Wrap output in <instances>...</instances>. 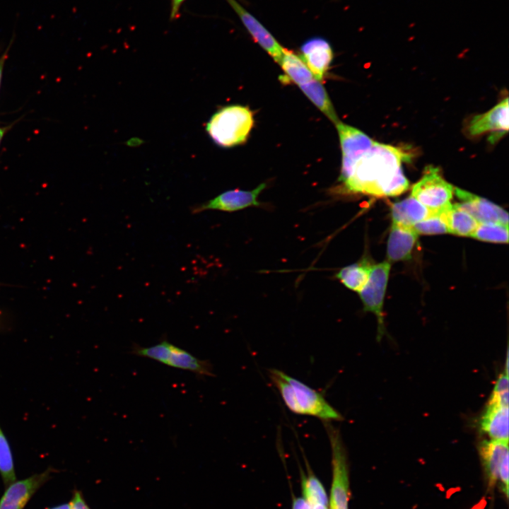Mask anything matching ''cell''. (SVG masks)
<instances>
[{"mask_svg":"<svg viewBox=\"0 0 509 509\" xmlns=\"http://www.w3.org/2000/svg\"><path fill=\"white\" fill-rule=\"evenodd\" d=\"M410 158L400 148L375 141L357 161L351 175L343 184L349 192L375 197L399 195L409 185L402 163Z\"/></svg>","mask_w":509,"mask_h":509,"instance_id":"1","label":"cell"},{"mask_svg":"<svg viewBox=\"0 0 509 509\" xmlns=\"http://www.w3.org/2000/svg\"><path fill=\"white\" fill-rule=\"evenodd\" d=\"M269 375L285 404L292 412L327 421L344 419L320 392L303 382L277 369H269Z\"/></svg>","mask_w":509,"mask_h":509,"instance_id":"2","label":"cell"},{"mask_svg":"<svg viewBox=\"0 0 509 509\" xmlns=\"http://www.w3.org/2000/svg\"><path fill=\"white\" fill-rule=\"evenodd\" d=\"M254 125L252 112L247 107L233 105L215 112L206 130L219 146L233 147L246 141Z\"/></svg>","mask_w":509,"mask_h":509,"instance_id":"3","label":"cell"},{"mask_svg":"<svg viewBox=\"0 0 509 509\" xmlns=\"http://www.w3.org/2000/svg\"><path fill=\"white\" fill-rule=\"evenodd\" d=\"M130 353L172 368L192 372L199 378L214 376L212 365L209 361L197 358L189 351L174 345L167 338H163L158 344L147 347L134 344L131 347Z\"/></svg>","mask_w":509,"mask_h":509,"instance_id":"4","label":"cell"},{"mask_svg":"<svg viewBox=\"0 0 509 509\" xmlns=\"http://www.w3.org/2000/svg\"><path fill=\"white\" fill-rule=\"evenodd\" d=\"M332 450V480L329 509H349V476L347 457L340 432L326 425Z\"/></svg>","mask_w":509,"mask_h":509,"instance_id":"5","label":"cell"},{"mask_svg":"<svg viewBox=\"0 0 509 509\" xmlns=\"http://www.w3.org/2000/svg\"><path fill=\"white\" fill-rule=\"evenodd\" d=\"M453 189L443 179L438 168L428 165L422 177L414 185L411 196L433 213H439L451 204Z\"/></svg>","mask_w":509,"mask_h":509,"instance_id":"6","label":"cell"},{"mask_svg":"<svg viewBox=\"0 0 509 509\" xmlns=\"http://www.w3.org/2000/svg\"><path fill=\"white\" fill-rule=\"evenodd\" d=\"M390 268L388 261L372 265L368 279L358 292L364 311L374 313L377 317L378 341L385 334L382 308Z\"/></svg>","mask_w":509,"mask_h":509,"instance_id":"7","label":"cell"},{"mask_svg":"<svg viewBox=\"0 0 509 509\" xmlns=\"http://www.w3.org/2000/svg\"><path fill=\"white\" fill-rule=\"evenodd\" d=\"M335 125L342 153L339 181L344 183L351 175L357 161L371 148L375 141L362 131L340 120Z\"/></svg>","mask_w":509,"mask_h":509,"instance_id":"8","label":"cell"},{"mask_svg":"<svg viewBox=\"0 0 509 509\" xmlns=\"http://www.w3.org/2000/svg\"><path fill=\"white\" fill-rule=\"evenodd\" d=\"M265 187L266 184L262 183L252 190H228L208 201L192 206L190 210L195 214L206 210L233 212L249 206H258L260 205L258 196Z\"/></svg>","mask_w":509,"mask_h":509,"instance_id":"9","label":"cell"},{"mask_svg":"<svg viewBox=\"0 0 509 509\" xmlns=\"http://www.w3.org/2000/svg\"><path fill=\"white\" fill-rule=\"evenodd\" d=\"M456 196L461 201L457 203L480 223L508 225V213L501 206L465 190L455 188Z\"/></svg>","mask_w":509,"mask_h":509,"instance_id":"10","label":"cell"},{"mask_svg":"<svg viewBox=\"0 0 509 509\" xmlns=\"http://www.w3.org/2000/svg\"><path fill=\"white\" fill-rule=\"evenodd\" d=\"M242 24L257 42L273 59L279 64L286 50L272 34L247 10L236 0H226Z\"/></svg>","mask_w":509,"mask_h":509,"instance_id":"11","label":"cell"},{"mask_svg":"<svg viewBox=\"0 0 509 509\" xmlns=\"http://www.w3.org/2000/svg\"><path fill=\"white\" fill-rule=\"evenodd\" d=\"M508 130V98H505L488 112L478 115L471 120L468 131L472 136L493 131L490 141L498 140Z\"/></svg>","mask_w":509,"mask_h":509,"instance_id":"12","label":"cell"},{"mask_svg":"<svg viewBox=\"0 0 509 509\" xmlns=\"http://www.w3.org/2000/svg\"><path fill=\"white\" fill-rule=\"evenodd\" d=\"M300 52L299 57L314 78L321 81L333 60V51L329 43L322 37H312L302 45Z\"/></svg>","mask_w":509,"mask_h":509,"instance_id":"13","label":"cell"},{"mask_svg":"<svg viewBox=\"0 0 509 509\" xmlns=\"http://www.w3.org/2000/svg\"><path fill=\"white\" fill-rule=\"evenodd\" d=\"M49 470L13 483L0 501V509H23L35 491L47 479Z\"/></svg>","mask_w":509,"mask_h":509,"instance_id":"14","label":"cell"},{"mask_svg":"<svg viewBox=\"0 0 509 509\" xmlns=\"http://www.w3.org/2000/svg\"><path fill=\"white\" fill-rule=\"evenodd\" d=\"M478 450L488 483L493 486L498 480L501 463L508 455V440H483Z\"/></svg>","mask_w":509,"mask_h":509,"instance_id":"15","label":"cell"},{"mask_svg":"<svg viewBox=\"0 0 509 509\" xmlns=\"http://www.w3.org/2000/svg\"><path fill=\"white\" fill-rule=\"evenodd\" d=\"M417 239L418 233L412 227L392 223L387 246L388 262H394L411 259Z\"/></svg>","mask_w":509,"mask_h":509,"instance_id":"16","label":"cell"},{"mask_svg":"<svg viewBox=\"0 0 509 509\" xmlns=\"http://www.w3.org/2000/svg\"><path fill=\"white\" fill-rule=\"evenodd\" d=\"M479 426L491 439L508 440V406L487 403Z\"/></svg>","mask_w":509,"mask_h":509,"instance_id":"17","label":"cell"},{"mask_svg":"<svg viewBox=\"0 0 509 509\" xmlns=\"http://www.w3.org/2000/svg\"><path fill=\"white\" fill-rule=\"evenodd\" d=\"M435 213L411 195L394 203L391 206L392 223L412 227L415 223Z\"/></svg>","mask_w":509,"mask_h":509,"instance_id":"18","label":"cell"},{"mask_svg":"<svg viewBox=\"0 0 509 509\" xmlns=\"http://www.w3.org/2000/svg\"><path fill=\"white\" fill-rule=\"evenodd\" d=\"M439 214L443 218L448 233L460 236H472L479 223L457 204L443 209Z\"/></svg>","mask_w":509,"mask_h":509,"instance_id":"19","label":"cell"},{"mask_svg":"<svg viewBox=\"0 0 509 509\" xmlns=\"http://www.w3.org/2000/svg\"><path fill=\"white\" fill-rule=\"evenodd\" d=\"M279 64L284 73L279 77L283 83L300 86L315 78L301 58L292 51L286 49Z\"/></svg>","mask_w":509,"mask_h":509,"instance_id":"20","label":"cell"},{"mask_svg":"<svg viewBox=\"0 0 509 509\" xmlns=\"http://www.w3.org/2000/svg\"><path fill=\"white\" fill-rule=\"evenodd\" d=\"M309 100L334 124L339 121L330 98L320 81L313 78L298 86Z\"/></svg>","mask_w":509,"mask_h":509,"instance_id":"21","label":"cell"},{"mask_svg":"<svg viewBox=\"0 0 509 509\" xmlns=\"http://www.w3.org/2000/svg\"><path fill=\"white\" fill-rule=\"evenodd\" d=\"M371 267L367 260H363L341 268L335 277L346 288L358 293L368 279Z\"/></svg>","mask_w":509,"mask_h":509,"instance_id":"22","label":"cell"},{"mask_svg":"<svg viewBox=\"0 0 509 509\" xmlns=\"http://www.w3.org/2000/svg\"><path fill=\"white\" fill-rule=\"evenodd\" d=\"M301 488L303 496L311 505L322 503L329 506V497L324 486L309 468L308 475L301 476Z\"/></svg>","mask_w":509,"mask_h":509,"instance_id":"23","label":"cell"},{"mask_svg":"<svg viewBox=\"0 0 509 509\" xmlns=\"http://www.w3.org/2000/svg\"><path fill=\"white\" fill-rule=\"evenodd\" d=\"M471 237L485 242L508 243V225L479 223Z\"/></svg>","mask_w":509,"mask_h":509,"instance_id":"24","label":"cell"},{"mask_svg":"<svg viewBox=\"0 0 509 509\" xmlns=\"http://www.w3.org/2000/svg\"><path fill=\"white\" fill-rule=\"evenodd\" d=\"M0 473L5 483L16 479L14 465L10 445L0 426Z\"/></svg>","mask_w":509,"mask_h":509,"instance_id":"25","label":"cell"},{"mask_svg":"<svg viewBox=\"0 0 509 509\" xmlns=\"http://www.w3.org/2000/svg\"><path fill=\"white\" fill-rule=\"evenodd\" d=\"M412 228L418 234L433 235L448 233L446 223L439 213L432 215L415 223Z\"/></svg>","mask_w":509,"mask_h":509,"instance_id":"26","label":"cell"},{"mask_svg":"<svg viewBox=\"0 0 509 509\" xmlns=\"http://www.w3.org/2000/svg\"><path fill=\"white\" fill-rule=\"evenodd\" d=\"M508 455L503 459L499 469L498 480L502 492L508 497Z\"/></svg>","mask_w":509,"mask_h":509,"instance_id":"27","label":"cell"},{"mask_svg":"<svg viewBox=\"0 0 509 509\" xmlns=\"http://www.w3.org/2000/svg\"><path fill=\"white\" fill-rule=\"evenodd\" d=\"M70 505L71 509H90L79 491L75 492Z\"/></svg>","mask_w":509,"mask_h":509,"instance_id":"28","label":"cell"},{"mask_svg":"<svg viewBox=\"0 0 509 509\" xmlns=\"http://www.w3.org/2000/svg\"><path fill=\"white\" fill-rule=\"evenodd\" d=\"M292 509H312V505L303 496L297 497L293 499Z\"/></svg>","mask_w":509,"mask_h":509,"instance_id":"29","label":"cell"},{"mask_svg":"<svg viewBox=\"0 0 509 509\" xmlns=\"http://www.w3.org/2000/svg\"><path fill=\"white\" fill-rule=\"evenodd\" d=\"M185 1V0H172V10H171V17L172 18H174L176 16L181 5L182 4V3Z\"/></svg>","mask_w":509,"mask_h":509,"instance_id":"30","label":"cell"},{"mask_svg":"<svg viewBox=\"0 0 509 509\" xmlns=\"http://www.w3.org/2000/svg\"><path fill=\"white\" fill-rule=\"evenodd\" d=\"M6 57H7V52H5L0 58V84H1V81L3 69H4V66Z\"/></svg>","mask_w":509,"mask_h":509,"instance_id":"31","label":"cell"},{"mask_svg":"<svg viewBox=\"0 0 509 509\" xmlns=\"http://www.w3.org/2000/svg\"><path fill=\"white\" fill-rule=\"evenodd\" d=\"M6 327V322L5 317L0 312V331L5 329Z\"/></svg>","mask_w":509,"mask_h":509,"instance_id":"32","label":"cell"},{"mask_svg":"<svg viewBox=\"0 0 509 509\" xmlns=\"http://www.w3.org/2000/svg\"><path fill=\"white\" fill-rule=\"evenodd\" d=\"M312 509H329V506L322 503H317L312 505Z\"/></svg>","mask_w":509,"mask_h":509,"instance_id":"33","label":"cell"},{"mask_svg":"<svg viewBox=\"0 0 509 509\" xmlns=\"http://www.w3.org/2000/svg\"><path fill=\"white\" fill-rule=\"evenodd\" d=\"M51 509H71V505H70V503H65V504L59 505V506H57V507H54V508H51Z\"/></svg>","mask_w":509,"mask_h":509,"instance_id":"34","label":"cell"},{"mask_svg":"<svg viewBox=\"0 0 509 509\" xmlns=\"http://www.w3.org/2000/svg\"><path fill=\"white\" fill-rule=\"evenodd\" d=\"M5 131H6V128L0 127V143L1 141V139L4 136Z\"/></svg>","mask_w":509,"mask_h":509,"instance_id":"35","label":"cell"}]
</instances>
